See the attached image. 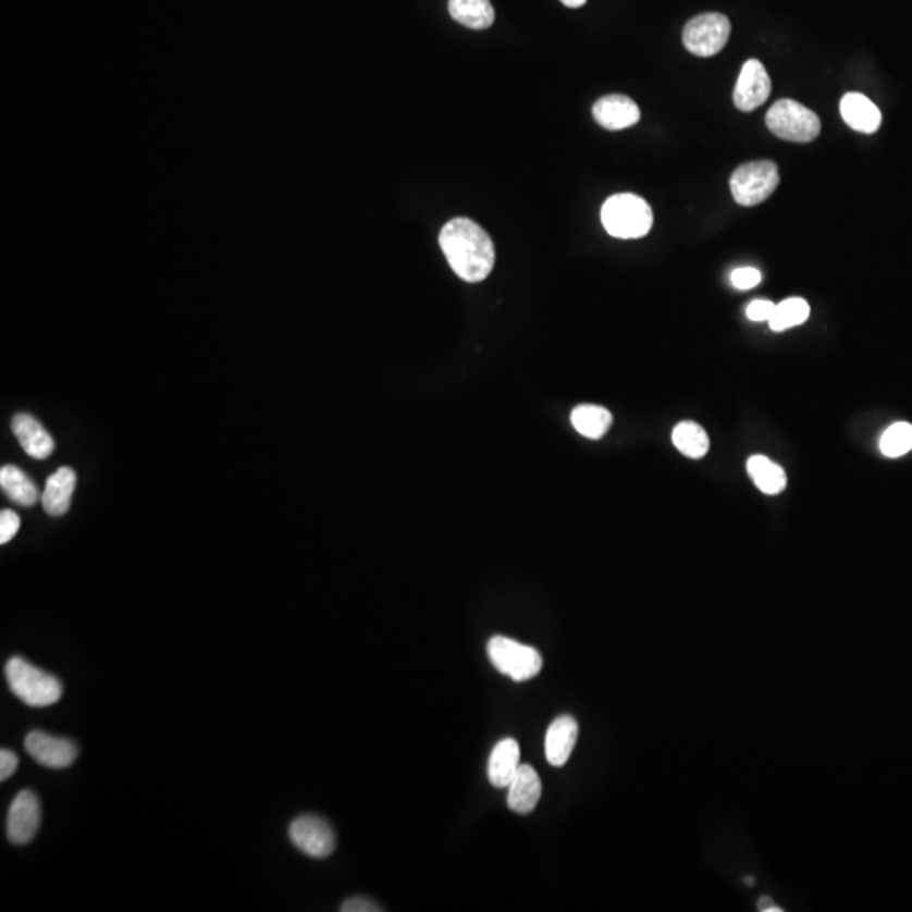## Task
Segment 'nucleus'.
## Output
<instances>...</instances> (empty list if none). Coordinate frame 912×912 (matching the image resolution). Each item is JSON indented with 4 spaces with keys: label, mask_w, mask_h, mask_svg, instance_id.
I'll return each mask as SVG.
<instances>
[{
    "label": "nucleus",
    "mask_w": 912,
    "mask_h": 912,
    "mask_svg": "<svg viewBox=\"0 0 912 912\" xmlns=\"http://www.w3.org/2000/svg\"><path fill=\"white\" fill-rule=\"evenodd\" d=\"M766 124L773 134L791 143H811L822 132L819 117L800 101L777 100L766 115Z\"/></svg>",
    "instance_id": "obj_4"
},
{
    "label": "nucleus",
    "mask_w": 912,
    "mask_h": 912,
    "mask_svg": "<svg viewBox=\"0 0 912 912\" xmlns=\"http://www.w3.org/2000/svg\"><path fill=\"white\" fill-rule=\"evenodd\" d=\"M653 222L649 203L632 193L610 196L601 207V223L616 239H641L650 232Z\"/></svg>",
    "instance_id": "obj_2"
},
{
    "label": "nucleus",
    "mask_w": 912,
    "mask_h": 912,
    "mask_svg": "<svg viewBox=\"0 0 912 912\" xmlns=\"http://www.w3.org/2000/svg\"><path fill=\"white\" fill-rule=\"evenodd\" d=\"M342 912H379L382 911V908L376 904V902L368 901V899L364 898H353L350 901L343 902L342 908H340Z\"/></svg>",
    "instance_id": "obj_30"
},
{
    "label": "nucleus",
    "mask_w": 912,
    "mask_h": 912,
    "mask_svg": "<svg viewBox=\"0 0 912 912\" xmlns=\"http://www.w3.org/2000/svg\"><path fill=\"white\" fill-rule=\"evenodd\" d=\"M290 838L300 852L312 859H327L337 847L333 828L319 816L304 815L294 819L290 826Z\"/></svg>",
    "instance_id": "obj_8"
},
{
    "label": "nucleus",
    "mask_w": 912,
    "mask_h": 912,
    "mask_svg": "<svg viewBox=\"0 0 912 912\" xmlns=\"http://www.w3.org/2000/svg\"><path fill=\"white\" fill-rule=\"evenodd\" d=\"M567 8L576 9L586 4V0H561Z\"/></svg>",
    "instance_id": "obj_32"
},
{
    "label": "nucleus",
    "mask_w": 912,
    "mask_h": 912,
    "mask_svg": "<svg viewBox=\"0 0 912 912\" xmlns=\"http://www.w3.org/2000/svg\"><path fill=\"white\" fill-rule=\"evenodd\" d=\"M487 654L497 671L518 683L533 680L543 669V657L537 649L503 635H496L488 641Z\"/></svg>",
    "instance_id": "obj_5"
},
{
    "label": "nucleus",
    "mask_w": 912,
    "mask_h": 912,
    "mask_svg": "<svg viewBox=\"0 0 912 912\" xmlns=\"http://www.w3.org/2000/svg\"><path fill=\"white\" fill-rule=\"evenodd\" d=\"M769 75L766 68L758 60H749L743 64L735 90H733V104L742 112H752L766 104L770 95Z\"/></svg>",
    "instance_id": "obj_9"
},
{
    "label": "nucleus",
    "mask_w": 912,
    "mask_h": 912,
    "mask_svg": "<svg viewBox=\"0 0 912 912\" xmlns=\"http://www.w3.org/2000/svg\"><path fill=\"white\" fill-rule=\"evenodd\" d=\"M448 11L457 23L470 29H487L496 21L490 0H450Z\"/></svg>",
    "instance_id": "obj_19"
},
{
    "label": "nucleus",
    "mask_w": 912,
    "mask_h": 912,
    "mask_svg": "<svg viewBox=\"0 0 912 912\" xmlns=\"http://www.w3.org/2000/svg\"><path fill=\"white\" fill-rule=\"evenodd\" d=\"M521 767V749L514 739H503L488 758V781L496 788H509Z\"/></svg>",
    "instance_id": "obj_18"
},
{
    "label": "nucleus",
    "mask_w": 912,
    "mask_h": 912,
    "mask_svg": "<svg viewBox=\"0 0 912 912\" xmlns=\"http://www.w3.org/2000/svg\"><path fill=\"white\" fill-rule=\"evenodd\" d=\"M912 450V425L896 423L884 431L880 438V451L887 459H899Z\"/></svg>",
    "instance_id": "obj_25"
},
{
    "label": "nucleus",
    "mask_w": 912,
    "mask_h": 912,
    "mask_svg": "<svg viewBox=\"0 0 912 912\" xmlns=\"http://www.w3.org/2000/svg\"><path fill=\"white\" fill-rule=\"evenodd\" d=\"M747 472L758 490L767 496L781 494L788 485L785 469L763 454H754L749 459Z\"/></svg>",
    "instance_id": "obj_20"
},
{
    "label": "nucleus",
    "mask_w": 912,
    "mask_h": 912,
    "mask_svg": "<svg viewBox=\"0 0 912 912\" xmlns=\"http://www.w3.org/2000/svg\"><path fill=\"white\" fill-rule=\"evenodd\" d=\"M761 279H763V276H761V272L755 267H739L730 276L733 288L740 291L752 290V288L758 285Z\"/></svg>",
    "instance_id": "obj_26"
},
{
    "label": "nucleus",
    "mask_w": 912,
    "mask_h": 912,
    "mask_svg": "<svg viewBox=\"0 0 912 912\" xmlns=\"http://www.w3.org/2000/svg\"><path fill=\"white\" fill-rule=\"evenodd\" d=\"M0 487L17 506L33 507L41 499L38 487L20 466L5 465L0 470Z\"/></svg>",
    "instance_id": "obj_21"
},
{
    "label": "nucleus",
    "mask_w": 912,
    "mask_h": 912,
    "mask_svg": "<svg viewBox=\"0 0 912 912\" xmlns=\"http://www.w3.org/2000/svg\"><path fill=\"white\" fill-rule=\"evenodd\" d=\"M27 754L49 769H66L78 757V749L72 740L60 739L45 732H31L26 737Z\"/></svg>",
    "instance_id": "obj_10"
},
{
    "label": "nucleus",
    "mask_w": 912,
    "mask_h": 912,
    "mask_svg": "<svg viewBox=\"0 0 912 912\" xmlns=\"http://www.w3.org/2000/svg\"><path fill=\"white\" fill-rule=\"evenodd\" d=\"M41 823V807L33 791H21L12 801L8 816V837L14 844L33 840Z\"/></svg>",
    "instance_id": "obj_11"
},
{
    "label": "nucleus",
    "mask_w": 912,
    "mask_h": 912,
    "mask_svg": "<svg viewBox=\"0 0 912 912\" xmlns=\"http://www.w3.org/2000/svg\"><path fill=\"white\" fill-rule=\"evenodd\" d=\"M776 304L773 301L755 300L749 304L747 316L752 321H769L773 318Z\"/></svg>",
    "instance_id": "obj_28"
},
{
    "label": "nucleus",
    "mask_w": 912,
    "mask_h": 912,
    "mask_svg": "<svg viewBox=\"0 0 912 912\" xmlns=\"http://www.w3.org/2000/svg\"><path fill=\"white\" fill-rule=\"evenodd\" d=\"M672 443L688 459H703L709 450V438L696 423L684 421L672 429Z\"/></svg>",
    "instance_id": "obj_23"
},
{
    "label": "nucleus",
    "mask_w": 912,
    "mask_h": 912,
    "mask_svg": "<svg viewBox=\"0 0 912 912\" xmlns=\"http://www.w3.org/2000/svg\"><path fill=\"white\" fill-rule=\"evenodd\" d=\"M779 169L773 161H752L739 166L730 178L733 199L742 207H755L773 196L779 186Z\"/></svg>",
    "instance_id": "obj_6"
},
{
    "label": "nucleus",
    "mask_w": 912,
    "mask_h": 912,
    "mask_svg": "<svg viewBox=\"0 0 912 912\" xmlns=\"http://www.w3.org/2000/svg\"><path fill=\"white\" fill-rule=\"evenodd\" d=\"M76 487V473L70 466H61L46 481L45 493L41 496L46 514L61 518L66 514L72 503Z\"/></svg>",
    "instance_id": "obj_17"
},
{
    "label": "nucleus",
    "mask_w": 912,
    "mask_h": 912,
    "mask_svg": "<svg viewBox=\"0 0 912 912\" xmlns=\"http://www.w3.org/2000/svg\"><path fill=\"white\" fill-rule=\"evenodd\" d=\"M810 304L803 297H789V300L776 304L773 318L769 319L770 330L785 331L789 328L800 327L810 318Z\"/></svg>",
    "instance_id": "obj_24"
},
{
    "label": "nucleus",
    "mask_w": 912,
    "mask_h": 912,
    "mask_svg": "<svg viewBox=\"0 0 912 912\" xmlns=\"http://www.w3.org/2000/svg\"><path fill=\"white\" fill-rule=\"evenodd\" d=\"M579 740V721L570 715L556 718L546 733V758L552 767H563Z\"/></svg>",
    "instance_id": "obj_14"
},
{
    "label": "nucleus",
    "mask_w": 912,
    "mask_h": 912,
    "mask_svg": "<svg viewBox=\"0 0 912 912\" xmlns=\"http://www.w3.org/2000/svg\"><path fill=\"white\" fill-rule=\"evenodd\" d=\"M594 119L607 131H622L637 124L641 110L637 104L625 95H607L595 104Z\"/></svg>",
    "instance_id": "obj_12"
},
{
    "label": "nucleus",
    "mask_w": 912,
    "mask_h": 912,
    "mask_svg": "<svg viewBox=\"0 0 912 912\" xmlns=\"http://www.w3.org/2000/svg\"><path fill=\"white\" fill-rule=\"evenodd\" d=\"M757 905L758 911L782 912V908H779V905L774 904V901L769 898V896H764V898L758 899Z\"/></svg>",
    "instance_id": "obj_31"
},
{
    "label": "nucleus",
    "mask_w": 912,
    "mask_h": 912,
    "mask_svg": "<svg viewBox=\"0 0 912 912\" xmlns=\"http://www.w3.org/2000/svg\"><path fill=\"white\" fill-rule=\"evenodd\" d=\"M5 676L12 693L26 705L42 708L54 705L63 696V686L53 674L36 668L23 657H12L5 666Z\"/></svg>",
    "instance_id": "obj_3"
},
{
    "label": "nucleus",
    "mask_w": 912,
    "mask_h": 912,
    "mask_svg": "<svg viewBox=\"0 0 912 912\" xmlns=\"http://www.w3.org/2000/svg\"><path fill=\"white\" fill-rule=\"evenodd\" d=\"M17 764H20L17 755L8 751V749H2V752H0V779L8 781L9 777L17 769Z\"/></svg>",
    "instance_id": "obj_29"
},
{
    "label": "nucleus",
    "mask_w": 912,
    "mask_h": 912,
    "mask_svg": "<svg viewBox=\"0 0 912 912\" xmlns=\"http://www.w3.org/2000/svg\"><path fill=\"white\" fill-rule=\"evenodd\" d=\"M743 883L747 884V886H754L755 884L754 878L752 877H745V880H743Z\"/></svg>",
    "instance_id": "obj_33"
},
{
    "label": "nucleus",
    "mask_w": 912,
    "mask_h": 912,
    "mask_svg": "<svg viewBox=\"0 0 912 912\" xmlns=\"http://www.w3.org/2000/svg\"><path fill=\"white\" fill-rule=\"evenodd\" d=\"M12 433L20 439L21 447L31 459L45 460L53 453L54 439L31 414H15L12 417Z\"/></svg>",
    "instance_id": "obj_13"
},
{
    "label": "nucleus",
    "mask_w": 912,
    "mask_h": 912,
    "mask_svg": "<svg viewBox=\"0 0 912 912\" xmlns=\"http://www.w3.org/2000/svg\"><path fill=\"white\" fill-rule=\"evenodd\" d=\"M571 425L585 438L600 439L612 425V414L601 405L582 404L571 413Z\"/></svg>",
    "instance_id": "obj_22"
},
{
    "label": "nucleus",
    "mask_w": 912,
    "mask_h": 912,
    "mask_svg": "<svg viewBox=\"0 0 912 912\" xmlns=\"http://www.w3.org/2000/svg\"><path fill=\"white\" fill-rule=\"evenodd\" d=\"M21 530L20 515L12 511L0 512V543L8 545L9 540Z\"/></svg>",
    "instance_id": "obj_27"
},
{
    "label": "nucleus",
    "mask_w": 912,
    "mask_h": 912,
    "mask_svg": "<svg viewBox=\"0 0 912 912\" xmlns=\"http://www.w3.org/2000/svg\"><path fill=\"white\" fill-rule=\"evenodd\" d=\"M540 792H543V785H540L539 774L527 764H522L509 785L507 806L518 815H527L539 803Z\"/></svg>",
    "instance_id": "obj_16"
},
{
    "label": "nucleus",
    "mask_w": 912,
    "mask_h": 912,
    "mask_svg": "<svg viewBox=\"0 0 912 912\" xmlns=\"http://www.w3.org/2000/svg\"><path fill=\"white\" fill-rule=\"evenodd\" d=\"M730 31L732 26L729 17H725L723 14L708 12L696 15L684 26V48L696 57H715L729 42Z\"/></svg>",
    "instance_id": "obj_7"
},
{
    "label": "nucleus",
    "mask_w": 912,
    "mask_h": 912,
    "mask_svg": "<svg viewBox=\"0 0 912 912\" xmlns=\"http://www.w3.org/2000/svg\"><path fill=\"white\" fill-rule=\"evenodd\" d=\"M439 245L454 275L466 282L488 278L496 264V247L488 233L470 218H453L439 232Z\"/></svg>",
    "instance_id": "obj_1"
},
{
    "label": "nucleus",
    "mask_w": 912,
    "mask_h": 912,
    "mask_svg": "<svg viewBox=\"0 0 912 912\" xmlns=\"http://www.w3.org/2000/svg\"><path fill=\"white\" fill-rule=\"evenodd\" d=\"M840 113L844 124L856 132L874 134L883 124V113L871 98L862 94H847L840 101Z\"/></svg>",
    "instance_id": "obj_15"
}]
</instances>
